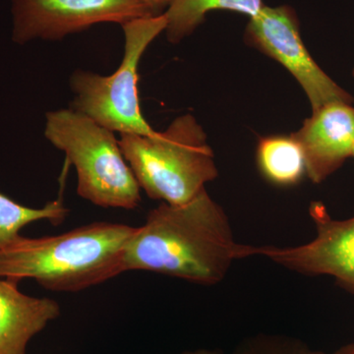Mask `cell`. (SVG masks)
<instances>
[{"label":"cell","instance_id":"6da1fadb","mask_svg":"<svg viewBox=\"0 0 354 354\" xmlns=\"http://www.w3.org/2000/svg\"><path fill=\"white\" fill-rule=\"evenodd\" d=\"M255 250L235 241L227 214L204 189L189 202L152 209L128 242L124 268L214 286Z\"/></svg>","mask_w":354,"mask_h":354},{"label":"cell","instance_id":"7a4b0ae2","mask_svg":"<svg viewBox=\"0 0 354 354\" xmlns=\"http://www.w3.org/2000/svg\"><path fill=\"white\" fill-rule=\"evenodd\" d=\"M135 230L97 221L53 236L20 235L0 250V278L35 279L57 292L87 290L125 272V250Z\"/></svg>","mask_w":354,"mask_h":354},{"label":"cell","instance_id":"3957f363","mask_svg":"<svg viewBox=\"0 0 354 354\" xmlns=\"http://www.w3.org/2000/svg\"><path fill=\"white\" fill-rule=\"evenodd\" d=\"M118 141L140 188L152 199L184 204L218 176L206 133L192 114L178 116L164 132L120 134Z\"/></svg>","mask_w":354,"mask_h":354},{"label":"cell","instance_id":"277c9868","mask_svg":"<svg viewBox=\"0 0 354 354\" xmlns=\"http://www.w3.org/2000/svg\"><path fill=\"white\" fill-rule=\"evenodd\" d=\"M44 136L75 167L79 196L102 208L139 206L141 188L111 130L64 109L46 113Z\"/></svg>","mask_w":354,"mask_h":354},{"label":"cell","instance_id":"5b68a950","mask_svg":"<svg viewBox=\"0 0 354 354\" xmlns=\"http://www.w3.org/2000/svg\"><path fill=\"white\" fill-rule=\"evenodd\" d=\"M124 53L120 66L109 76L76 70L70 78L74 93L72 109L120 134L151 136L155 130L142 114L138 88V66L148 46L165 31V14L137 18L121 25Z\"/></svg>","mask_w":354,"mask_h":354},{"label":"cell","instance_id":"8992f818","mask_svg":"<svg viewBox=\"0 0 354 354\" xmlns=\"http://www.w3.org/2000/svg\"><path fill=\"white\" fill-rule=\"evenodd\" d=\"M244 39L288 70L308 97L312 111L330 102L353 104L349 93L328 76L310 55L300 35L297 13L290 6L263 7L249 19Z\"/></svg>","mask_w":354,"mask_h":354},{"label":"cell","instance_id":"52a82bcc","mask_svg":"<svg viewBox=\"0 0 354 354\" xmlns=\"http://www.w3.org/2000/svg\"><path fill=\"white\" fill-rule=\"evenodd\" d=\"M12 39L57 41L101 23L153 16L138 0H10Z\"/></svg>","mask_w":354,"mask_h":354},{"label":"cell","instance_id":"ba28073f","mask_svg":"<svg viewBox=\"0 0 354 354\" xmlns=\"http://www.w3.org/2000/svg\"><path fill=\"white\" fill-rule=\"evenodd\" d=\"M309 215L315 225L313 241L292 247L256 246L255 256L304 276L332 277L354 295V216L335 220L319 202L312 203Z\"/></svg>","mask_w":354,"mask_h":354},{"label":"cell","instance_id":"9c48e42d","mask_svg":"<svg viewBox=\"0 0 354 354\" xmlns=\"http://www.w3.org/2000/svg\"><path fill=\"white\" fill-rule=\"evenodd\" d=\"M292 137L304 151L306 176L321 183L341 169L354 148V108L330 102L316 109Z\"/></svg>","mask_w":354,"mask_h":354},{"label":"cell","instance_id":"30bf717a","mask_svg":"<svg viewBox=\"0 0 354 354\" xmlns=\"http://www.w3.org/2000/svg\"><path fill=\"white\" fill-rule=\"evenodd\" d=\"M18 283L0 278V354H26L32 337L60 315L55 300L24 295Z\"/></svg>","mask_w":354,"mask_h":354},{"label":"cell","instance_id":"8fae6325","mask_svg":"<svg viewBox=\"0 0 354 354\" xmlns=\"http://www.w3.org/2000/svg\"><path fill=\"white\" fill-rule=\"evenodd\" d=\"M265 6L263 0H172L165 10V34L171 44L190 36L211 11H232L248 16L257 15Z\"/></svg>","mask_w":354,"mask_h":354},{"label":"cell","instance_id":"7c38bea8","mask_svg":"<svg viewBox=\"0 0 354 354\" xmlns=\"http://www.w3.org/2000/svg\"><path fill=\"white\" fill-rule=\"evenodd\" d=\"M256 160L261 174L274 185H295L306 174L304 151L291 134L261 138Z\"/></svg>","mask_w":354,"mask_h":354},{"label":"cell","instance_id":"4fadbf2b","mask_svg":"<svg viewBox=\"0 0 354 354\" xmlns=\"http://www.w3.org/2000/svg\"><path fill=\"white\" fill-rule=\"evenodd\" d=\"M68 212L62 197L46 203L41 208H31L0 192V250L17 239L26 225L39 221L57 225L64 223Z\"/></svg>","mask_w":354,"mask_h":354},{"label":"cell","instance_id":"5bb4252c","mask_svg":"<svg viewBox=\"0 0 354 354\" xmlns=\"http://www.w3.org/2000/svg\"><path fill=\"white\" fill-rule=\"evenodd\" d=\"M230 354H325L295 337L258 335L242 342Z\"/></svg>","mask_w":354,"mask_h":354},{"label":"cell","instance_id":"9a60e30c","mask_svg":"<svg viewBox=\"0 0 354 354\" xmlns=\"http://www.w3.org/2000/svg\"><path fill=\"white\" fill-rule=\"evenodd\" d=\"M149 9L153 16L162 15L167 10L172 0H138Z\"/></svg>","mask_w":354,"mask_h":354},{"label":"cell","instance_id":"2e32d148","mask_svg":"<svg viewBox=\"0 0 354 354\" xmlns=\"http://www.w3.org/2000/svg\"><path fill=\"white\" fill-rule=\"evenodd\" d=\"M332 354H354V344H346V346L337 348Z\"/></svg>","mask_w":354,"mask_h":354},{"label":"cell","instance_id":"e0dca14e","mask_svg":"<svg viewBox=\"0 0 354 354\" xmlns=\"http://www.w3.org/2000/svg\"><path fill=\"white\" fill-rule=\"evenodd\" d=\"M181 354H223L221 351H211V349H196V351H185Z\"/></svg>","mask_w":354,"mask_h":354},{"label":"cell","instance_id":"ac0fdd59","mask_svg":"<svg viewBox=\"0 0 354 354\" xmlns=\"http://www.w3.org/2000/svg\"><path fill=\"white\" fill-rule=\"evenodd\" d=\"M353 157L354 158V148H353Z\"/></svg>","mask_w":354,"mask_h":354},{"label":"cell","instance_id":"d6986e66","mask_svg":"<svg viewBox=\"0 0 354 354\" xmlns=\"http://www.w3.org/2000/svg\"><path fill=\"white\" fill-rule=\"evenodd\" d=\"M353 76H354V69H353Z\"/></svg>","mask_w":354,"mask_h":354}]
</instances>
